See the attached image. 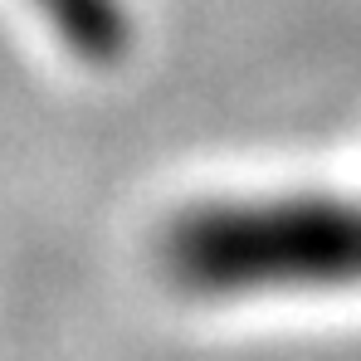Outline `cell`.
Instances as JSON below:
<instances>
[{
	"label": "cell",
	"mask_w": 361,
	"mask_h": 361,
	"mask_svg": "<svg viewBox=\"0 0 361 361\" xmlns=\"http://www.w3.org/2000/svg\"><path fill=\"white\" fill-rule=\"evenodd\" d=\"M171 283L200 298L361 288L357 195H259L195 205L161 240Z\"/></svg>",
	"instance_id": "1"
},
{
	"label": "cell",
	"mask_w": 361,
	"mask_h": 361,
	"mask_svg": "<svg viewBox=\"0 0 361 361\" xmlns=\"http://www.w3.org/2000/svg\"><path fill=\"white\" fill-rule=\"evenodd\" d=\"M39 15L59 30V39L88 63H113L127 54V15L118 0H35Z\"/></svg>",
	"instance_id": "2"
}]
</instances>
